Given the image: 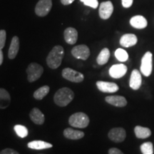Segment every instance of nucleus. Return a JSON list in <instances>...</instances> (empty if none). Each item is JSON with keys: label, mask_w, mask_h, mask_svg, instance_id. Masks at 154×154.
I'll use <instances>...</instances> for the list:
<instances>
[{"label": "nucleus", "mask_w": 154, "mask_h": 154, "mask_svg": "<svg viewBox=\"0 0 154 154\" xmlns=\"http://www.w3.org/2000/svg\"><path fill=\"white\" fill-rule=\"evenodd\" d=\"M64 50L61 46L57 45L53 47L47 57V63L49 68L56 69L61 65L62 61Z\"/></svg>", "instance_id": "f257e3e1"}, {"label": "nucleus", "mask_w": 154, "mask_h": 154, "mask_svg": "<svg viewBox=\"0 0 154 154\" xmlns=\"http://www.w3.org/2000/svg\"><path fill=\"white\" fill-rule=\"evenodd\" d=\"M74 93L70 88L63 87L59 89L55 93L54 101L57 106L61 107L66 106L74 99Z\"/></svg>", "instance_id": "f03ea898"}, {"label": "nucleus", "mask_w": 154, "mask_h": 154, "mask_svg": "<svg viewBox=\"0 0 154 154\" xmlns=\"http://www.w3.org/2000/svg\"><path fill=\"white\" fill-rule=\"evenodd\" d=\"M69 124L71 126L79 128H84L89 124V118L86 113L77 112L69 117Z\"/></svg>", "instance_id": "7ed1b4c3"}, {"label": "nucleus", "mask_w": 154, "mask_h": 154, "mask_svg": "<svg viewBox=\"0 0 154 154\" xmlns=\"http://www.w3.org/2000/svg\"><path fill=\"white\" fill-rule=\"evenodd\" d=\"M44 73V68L37 63H31L26 69L27 79L29 82L38 80Z\"/></svg>", "instance_id": "20e7f679"}, {"label": "nucleus", "mask_w": 154, "mask_h": 154, "mask_svg": "<svg viewBox=\"0 0 154 154\" xmlns=\"http://www.w3.org/2000/svg\"><path fill=\"white\" fill-rule=\"evenodd\" d=\"M52 7L51 0H39L35 7V13L38 17H45L49 14Z\"/></svg>", "instance_id": "39448f33"}, {"label": "nucleus", "mask_w": 154, "mask_h": 154, "mask_svg": "<svg viewBox=\"0 0 154 154\" xmlns=\"http://www.w3.org/2000/svg\"><path fill=\"white\" fill-rule=\"evenodd\" d=\"M62 76L65 79L74 83H80L84 79V74L71 68L63 69L62 71Z\"/></svg>", "instance_id": "423d86ee"}, {"label": "nucleus", "mask_w": 154, "mask_h": 154, "mask_svg": "<svg viewBox=\"0 0 154 154\" xmlns=\"http://www.w3.org/2000/svg\"><path fill=\"white\" fill-rule=\"evenodd\" d=\"M140 72L145 76H149L152 72V54L147 51L141 59Z\"/></svg>", "instance_id": "0eeeda50"}, {"label": "nucleus", "mask_w": 154, "mask_h": 154, "mask_svg": "<svg viewBox=\"0 0 154 154\" xmlns=\"http://www.w3.org/2000/svg\"><path fill=\"white\" fill-rule=\"evenodd\" d=\"M72 54L74 57L78 59L85 61L89 57L90 50L87 46L85 44H81V45L76 46L72 50Z\"/></svg>", "instance_id": "6e6552de"}, {"label": "nucleus", "mask_w": 154, "mask_h": 154, "mask_svg": "<svg viewBox=\"0 0 154 154\" xmlns=\"http://www.w3.org/2000/svg\"><path fill=\"white\" fill-rule=\"evenodd\" d=\"M109 138L116 143H121L124 141L126 138V133L124 128L118 127V128H113L109 132Z\"/></svg>", "instance_id": "1a4fd4ad"}, {"label": "nucleus", "mask_w": 154, "mask_h": 154, "mask_svg": "<svg viewBox=\"0 0 154 154\" xmlns=\"http://www.w3.org/2000/svg\"><path fill=\"white\" fill-rule=\"evenodd\" d=\"M113 11V4L110 1L103 2L99 5V16L102 19L110 18Z\"/></svg>", "instance_id": "9d476101"}, {"label": "nucleus", "mask_w": 154, "mask_h": 154, "mask_svg": "<svg viewBox=\"0 0 154 154\" xmlns=\"http://www.w3.org/2000/svg\"><path fill=\"white\" fill-rule=\"evenodd\" d=\"M96 86L101 92L103 93H114L119 91V87L116 84L113 82L99 81L96 82Z\"/></svg>", "instance_id": "9b49d317"}, {"label": "nucleus", "mask_w": 154, "mask_h": 154, "mask_svg": "<svg viewBox=\"0 0 154 154\" xmlns=\"http://www.w3.org/2000/svg\"><path fill=\"white\" fill-rule=\"evenodd\" d=\"M127 66L123 63L114 64L109 69V74L112 78L119 79L121 78L126 74Z\"/></svg>", "instance_id": "f8f14e48"}, {"label": "nucleus", "mask_w": 154, "mask_h": 154, "mask_svg": "<svg viewBox=\"0 0 154 154\" xmlns=\"http://www.w3.org/2000/svg\"><path fill=\"white\" fill-rule=\"evenodd\" d=\"M142 84L141 74L137 69H134L131 74L129 86L134 90L139 89Z\"/></svg>", "instance_id": "ddd939ff"}, {"label": "nucleus", "mask_w": 154, "mask_h": 154, "mask_svg": "<svg viewBox=\"0 0 154 154\" xmlns=\"http://www.w3.org/2000/svg\"><path fill=\"white\" fill-rule=\"evenodd\" d=\"M63 36H64L65 42L67 44L73 45V44H76L77 39H78V32H77L76 29L73 27H68L64 30Z\"/></svg>", "instance_id": "4468645a"}, {"label": "nucleus", "mask_w": 154, "mask_h": 154, "mask_svg": "<svg viewBox=\"0 0 154 154\" xmlns=\"http://www.w3.org/2000/svg\"><path fill=\"white\" fill-rule=\"evenodd\" d=\"M105 100L108 103L116 107H124L127 105L126 98L121 96H109L105 98Z\"/></svg>", "instance_id": "2eb2a0df"}, {"label": "nucleus", "mask_w": 154, "mask_h": 154, "mask_svg": "<svg viewBox=\"0 0 154 154\" xmlns=\"http://www.w3.org/2000/svg\"><path fill=\"white\" fill-rule=\"evenodd\" d=\"M138 38L134 34H126L121 36L120 38V44L124 47H131L137 44Z\"/></svg>", "instance_id": "dca6fc26"}, {"label": "nucleus", "mask_w": 154, "mask_h": 154, "mask_svg": "<svg viewBox=\"0 0 154 154\" xmlns=\"http://www.w3.org/2000/svg\"><path fill=\"white\" fill-rule=\"evenodd\" d=\"M29 117L35 124L37 125H42L45 121V117L44 115L38 108H34L30 111Z\"/></svg>", "instance_id": "f3484780"}, {"label": "nucleus", "mask_w": 154, "mask_h": 154, "mask_svg": "<svg viewBox=\"0 0 154 154\" xmlns=\"http://www.w3.org/2000/svg\"><path fill=\"white\" fill-rule=\"evenodd\" d=\"M130 24L133 27L136 29H144L147 26L148 22L146 18L140 15L133 17L130 20Z\"/></svg>", "instance_id": "a211bd4d"}, {"label": "nucleus", "mask_w": 154, "mask_h": 154, "mask_svg": "<svg viewBox=\"0 0 154 154\" xmlns=\"http://www.w3.org/2000/svg\"><path fill=\"white\" fill-rule=\"evenodd\" d=\"M19 49V38L18 36H14L12 38L11 42L10 47H9L8 57L10 59H14L17 57Z\"/></svg>", "instance_id": "6ab92c4d"}, {"label": "nucleus", "mask_w": 154, "mask_h": 154, "mask_svg": "<svg viewBox=\"0 0 154 154\" xmlns=\"http://www.w3.org/2000/svg\"><path fill=\"white\" fill-rule=\"evenodd\" d=\"M63 136L71 140H79L84 136V133L81 131L74 130L72 128H67L63 131Z\"/></svg>", "instance_id": "aec40b11"}, {"label": "nucleus", "mask_w": 154, "mask_h": 154, "mask_svg": "<svg viewBox=\"0 0 154 154\" xmlns=\"http://www.w3.org/2000/svg\"><path fill=\"white\" fill-rule=\"evenodd\" d=\"M11 97L9 93L5 88H0V109H4L10 104Z\"/></svg>", "instance_id": "412c9836"}, {"label": "nucleus", "mask_w": 154, "mask_h": 154, "mask_svg": "<svg viewBox=\"0 0 154 154\" xmlns=\"http://www.w3.org/2000/svg\"><path fill=\"white\" fill-rule=\"evenodd\" d=\"M27 146L29 149L34 150H43L52 148V144L43 141V140H33L28 143Z\"/></svg>", "instance_id": "4be33fe9"}, {"label": "nucleus", "mask_w": 154, "mask_h": 154, "mask_svg": "<svg viewBox=\"0 0 154 154\" xmlns=\"http://www.w3.org/2000/svg\"><path fill=\"white\" fill-rule=\"evenodd\" d=\"M134 132L136 136L138 138H149L151 135V131L149 128H145L140 126H136L134 128Z\"/></svg>", "instance_id": "5701e85b"}, {"label": "nucleus", "mask_w": 154, "mask_h": 154, "mask_svg": "<svg viewBox=\"0 0 154 154\" xmlns=\"http://www.w3.org/2000/svg\"><path fill=\"white\" fill-rule=\"evenodd\" d=\"M109 57H110L109 49H107V48H104L99 53V56L97 57V59H96V61H97L98 64L99 65L106 64L108 62V61H109Z\"/></svg>", "instance_id": "b1692460"}, {"label": "nucleus", "mask_w": 154, "mask_h": 154, "mask_svg": "<svg viewBox=\"0 0 154 154\" xmlns=\"http://www.w3.org/2000/svg\"><path fill=\"white\" fill-rule=\"evenodd\" d=\"M50 88L49 86H43L37 90H36L34 93V98L37 100L43 99L46 96L49 94Z\"/></svg>", "instance_id": "393cba45"}, {"label": "nucleus", "mask_w": 154, "mask_h": 154, "mask_svg": "<svg viewBox=\"0 0 154 154\" xmlns=\"http://www.w3.org/2000/svg\"><path fill=\"white\" fill-rule=\"evenodd\" d=\"M115 57L119 61H121V62L126 61L128 59V53L123 49H118L116 50Z\"/></svg>", "instance_id": "a878e982"}, {"label": "nucleus", "mask_w": 154, "mask_h": 154, "mask_svg": "<svg viewBox=\"0 0 154 154\" xmlns=\"http://www.w3.org/2000/svg\"><path fill=\"white\" fill-rule=\"evenodd\" d=\"M14 131L17 133V136L20 138H25L28 136V129L26 127L22 125H16L14 126Z\"/></svg>", "instance_id": "bb28decb"}, {"label": "nucleus", "mask_w": 154, "mask_h": 154, "mask_svg": "<svg viewBox=\"0 0 154 154\" xmlns=\"http://www.w3.org/2000/svg\"><path fill=\"white\" fill-rule=\"evenodd\" d=\"M140 151L143 154H153V146L151 142H146L140 146Z\"/></svg>", "instance_id": "cd10ccee"}, {"label": "nucleus", "mask_w": 154, "mask_h": 154, "mask_svg": "<svg viewBox=\"0 0 154 154\" xmlns=\"http://www.w3.org/2000/svg\"><path fill=\"white\" fill-rule=\"evenodd\" d=\"M80 1L86 6H88V7H91L93 9H96L99 6L98 0H80Z\"/></svg>", "instance_id": "c85d7f7f"}, {"label": "nucleus", "mask_w": 154, "mask_h": 154, "mask_svg": "<svg viewBox=\"0 0 154 154\" xmlns=\"http://www.w3.org/2000/svg\"><path fill=\"white\" fill-rule=\"evenodd\" d=\"M6 38H7V34H6V31L4 29L0 30V48L2 49L5 47Z\"/></svg>", "instance_id": "c756f323"}, {"label": "nucleus", "mask_w": 154, "mask_h": 154, "mask_svg": "<svg viewBox=\"0 0 154 154\" xmlns=\"http://www.w3.org/2000/svg\"><path fill=\"white\" fill-rule=\"evenodd\" d=\"M0 154H19V153L14 149H6L0 152Z\"/></svg>", "instance_id": "7c9ffc66"}, {"label": "nucleus", "mask_w": 154, "mask_h": 154, "mask_svg": "<svg viewBox=\"0 0 154 154\" xmlns=\"http://www.w3.org/2000/svg\"><path fill=\"white\" fill-rule=\"evenodd\" d=\"M121 2H122L123 7L125 8H129L130 7H131L134 0H121Z\"/></svg>", "instance_id": "2f4dec72"}, {"label": "nucleus", "mask_w": 154, "mask_h": 154, "mask_svg": "<svg viewBox=\"0 0 154 154\" xmlns=\"http://www.w3.org/2000/svg\"><path fill=\"white\" fill-rule=\"evenodd\" d=\"M109 154H124V153L116 148H111L109 149Z\"/></svg>", "instance_id": "473e14b6"}, {"label": "nucleus", "mask_w": 154, "mask_h": 154, "mask_svg": "<svg viewBox=\"0 0 154 154\" xmlns=\"http://www.w3.org/2000/svg\"><path fill=\"white\" fill-rule=\"evenodd\" d=\"M75 0H61V2L63 5H69L72 4Z\"/></svg>", "instance_id": "72a5a7b5"}, {"label": "nucleus", "mask_w": 154, "mask_h": 154, "mask_svg": "<svg viewBox=\"0 0 154 154\" xmlns=\"http://www.w3.org/2000/svg\"><path fill=\"white\" fill-rule=\"evenodd\" d=\"M3 62V53L2 51V49L0 48V66L2 64Z\"/></svg>", "instance_id": "f704fd0d"}]
</instances>
